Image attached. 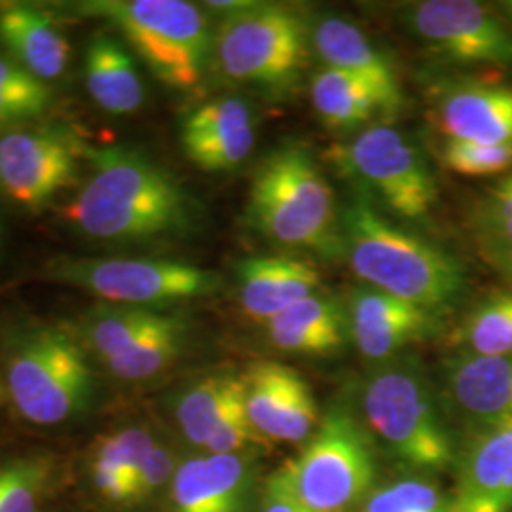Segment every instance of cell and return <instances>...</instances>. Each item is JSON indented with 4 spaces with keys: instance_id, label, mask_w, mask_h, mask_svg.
I'll list each match as a JSON object with an SVG mask.
<instances>
[{
    "instance_id": "1",
    "label": "cell",
    "mask_w": 512,
    "mask_h": 512,
    "mask_svg": "<svg viewBox=\"0 0 512 512\" xmlns=\"http://www.w3.org/2000/svg\"><path fill=\"white\" fill-rule=\"evenodd\" d=\"M92 177L65 209V217L86 238L150 241L184 232L196 207L164 167L126 147H82Z\"/></svg>"
},
{
    "instance_id": "2",
    "label": "cell",
    "mask_w": 512,
    "mask_h": 512,
    "mask_svg": "<svg viewBox=\"0 0 512 512\" xmlns=\"http://www.w3.org/2000/svg\"><path fill=\"white\" fill-rule=\"evenodd\" d=\"M340 230L349 268L372 289L433 313L458 302L467 289L459 258L391 224L363 198L342 211Z\"/></svg>"
},
{
    "instance_id": "3",
    "label": "cell",
    "mask_w": 512,
    "mask_h": 512,
    "mask_svg": "<svg viewBox=\"0 0 512 512\" xmlns=\"http://www.w3.org/2000/svg\"><path fill=\"white\" fill-rule=\"evenodd\" d=\"M359 408L374 444L412 473L435 475L456 463L448 416L418 357L376 363L359 387Z\"/></svg>"
},
{
    "instance_id": "4",
    "label": "cell",
    "mask_w": 512,
    "mask_h": 512,
    "mask_svg": "<svg viewBox=\"0 0 512 512\" xmlns=\"http://www.w3.org/2000/svg\"><path fill=\"white\" fill-rule=\"evenodd\" d=\"M249 219L279 245L342 255L332 186L306 145L285 143L264 158L251 184Z\"/></svg>"
},
{
    "instance_id": "5",
    "label": "cell",
    "mask_w": 512,
    "mask_h": 512,
    "mask_svg": "<svg viewBox=\"0 0 512 512\" xmlns=\"http://www.w3.org/2000/svg\"><path fill=\"white\" fill-rule=\"evenodd\" d=\"M376 446L351 410L332 406L302 452L279 471L317 512H348L376 488Z\"/></svg>"
},
{
    "instance_id": "6",
    "label": "cell",
    "mask_w": 512,
    "mask_h": 512,
    "mask_svg": "<svg viewBox=\"0 0 512 512\" xmlns=\"http://www.w3.org/2000/svg\"><path fill=\"white\" fill-rule=\"evenodd\" d=\"M114 23L148 69L175 90L202 82L213 42L198 4L186 0H99L80 8Z\"/></svg>"
},
{
    "instance_id": "7",
    "label": "cell",
    "mask_w": 512,
    "mask_h": 512,
    "mask_svg": "<svg viewBox=\"0 0 512 512\" xmlns=\"http://www.w3.org/2000/svg\"><path fill=\"white\" fill-rule=\"evenodd\" d=\"M304 18L275 2H251L220 21L213 55L228 80L281 92L298 82L310 57Z\"/></svg>"
},
{
    "instance_id": "8",
    "label": "cell",
    "mask_w": 512,
    "mask_h": 512,
    "mask_svg": "<svg viewBox=\"0 0 512 512\" xmlns=\"http://www.w3.org/2000/svg\"><path fill=\"white\" fill-rule=\"evenodd\" d=\"M6 387L25 420L57 425L90 403L92 370L78 340L44 327L19 338L8 357Z\"/></svg>"
},
{
    "instance_id": "9",
    "label": "cell",
    "mask_w": 512,
    "mask_h": 512,
    "mask_svg": "<svg viewBox=\"0 0 512 512\" xmlns=\"http://www.w3.org/2000/svg\"><path fill=\"white\" fill-rule=\"evenodd\" d=\"M50 279L95 294L114 306L148 308L215 293L220 277L179 260L67 258L48 268Z\"/></svg>"
},
{
    "instance_id": "10",
    "label": "cell",
    "mask_w": 512,
    "mask_h": 512,
    "mask_svg": "<svg viewBox=\"0 0 512 512\" xmlns=\"http://www.w3.org/2000/svg\"><path fill=\"white\" fill-rule=\"evenodd\" d=\"M330 160L370 196L406 219L425 217L439 198L427 160L399 129H365L353 141L332 148Z\"/></svg>"
},
{
    "instance_id": "11",
    "label": "cell",
    "mask_w": 512,
    "mask_h": 512,
    "mask_svg": "<svg viewBox=\"0 0 512 512\" xmlns=\"http://www.w3.org/2000/svg\"><path fill=\"white\" fill-rule=\"evenodd\" d=\"M412 31L442 59L461 65H512V33L475 0H423L406 10Z\"/></svg>"
},
{
    "instance_id": "12",
    "label": "cell",
    "mask_w": 512,
    "mask_h": 512,
    "mask_svg": "<svg viewBox=\"0 0 512 512\" xmlns=\"http://www.w3.org/2000/svg\"><path fill=\"white\" fill-rule=\"evenodd\" d=\"M78 148L55 129L0 133V192L29 209L52 202L76 181Z\"/></svg>"
},
{
    "instance_id": "13",
    "label": "cell",
    "mask_w": 512,
    "mask_h": 512,
    "mask_svg": "<svg viewBox=\"0 0 512 512\" xmlns=\"http://www.w3.org/2000/svg\"><path fill=\"white\" fill-rule=\"evenodd\" d=\"M440 401L448 420L465 433L512 421V355H476L459 349L442 361Z\"/></svg>"
},
{
    "instance_id": "14",
    "label": "cell",
    "mask_w": 512,
    "mask_h": 512,
    "mask_svg": "<svg viewBox=\"0 0 512 512\" xmlns=\"http://www.w3.org/2000/svg\"><path fill=\"white\" fill-rule=\"evenodd\" d=\"M243 378L245 406L264 440L302 442L315 433L321 416L306 378L289 365L258 361Z\"/></svg>"
},
{
    "instance_id": "15",
    "label": "cell",
    "mask_w": 512,
    "mask_h": 512,
    "mask_svg": "<svg viewBox=\"0 0 512 512\" xmlns=\"http://www.w3.org/2000/svg\"><path fill=\"white\" fill-rule=\"evenodd\" d=\"M256 141L251 105L239 97H217L184 118V154L203 171H232L243 164Z\"/></svg>"
},
{
    "instance_id": "16",
    "label": "cell",
    "mask_w": 512,
    "mask_h": 512,
    "mask_svg": "<svg viewBox=\"0 0 512 512\" xmlns=\"http://www.w3.org/2000/svg\"><path fill=\"white\" fill-rule=\"evenodd\" d=\"M452 512H512V421L465 435Z\"/></svg>"
},
{
    "instance_id": "17",
    "label": "cell",
    "mask_w": 512,
    "mask_h": 512,
    "mask_svg": "<svg viewBox=\"0 0 512 512\" xmlns=\"http://www.w3.org/2000/svg\"><path fill=\"white\" fill-rule=\"evenodd\" d=\"M348 325L361 355L382 363L401 355L408 344L429 334L437 323L433 311L365 287L349 298Z\"/></svg>"
},
{
    "instance_id": "18",
    "label": "cell",
    "mask_w": 512,
    "mask_h": 512,
    "mask_svg": "<svg viewBox=\"0 0 512 512\" xmlns=\"http://www.w3.org/2000/svg\"><path fill=\"white\" fill-rule=\"evenodd\" d=\"M255 478V459L247 452L188 459L171 480L173 512H245Z\"/></svg>"
},
{
    "instance_id": "19",
    "label": "cell",
    "mask_w": 512,
    "mask_h": 512,
    "mask_svg": "<svg viewBox=\"0 0 512 512\" xmlns=\"http://www.w3.org/2000/svg\"><path fill=\"white\" fill-rule=\"evenodd\" d=\"M311 44L327 67L366 82L385 114H393L403 105L401 84L391 61L355 23L338 16L319 19L311 33Z\"/></svg>"
},
{
    "instance_id": "20",
    "label": "cell",
    "mask_w": 512,
    "mask_h": 512,
    "mask_svg": "<svg viewBox=\"0 0 512 512\" xmlns=\"http://www.w3.org/2000/svg\"><path fill=\"white\" fill-rule=\"evenodd\" d=\"M435 118L448 141L512 145V86L456 84L440 95Z\"/></svg>"
},
{
    "instance_id": "21",
    "label": "cell",
    "mask_w": 512,
    "mask_h": 512,
    "mask_svg": "<svg viewBox=\"0 0 512 512\" xmlns=\"http://www.w3.org/2000/svg\"><path fill=\"white\" fill-rule=\"evenodd\" d=\"M239 302L258 323H268L302 298L317 293L321 275L291 256H255L238 266Z\"/></svg>"
},
{
    "instance_id": "22",
    "label": "cell",
    "mask_w": 512,
    "mask_h": 512,
    "mask_svg": "<svg viewBox=\"0 0 512 512\" xmlns=\"http://www.w3.org/2000/svg\"><path fill=\"white\" fill-rule=\"evenodd\" d=\"M274 348L294 355L323 357L344 348L348 310L329 294L313 293L266 323Z\"/></svg>"
},
{
    "instance_id": "23",
    "label": "cell",
    "mask_w": 512,
    "mask_h": 512,
    "mask_svg": "<svg viewBox=\"0 0 512 512\" xmlns=\"http://www.w3.org/2000/svg\"><path fill=\"white\" fill-rule=\"evenodd\" d=\"M0 40L25 71L44 80L65 73L71 46L54 21L31 6L0 10Z\"/></svg>"
},
{
    "instance_id": "24",
    "label": "cell",
    "mask_w": 512,
    "mask_h": 512,
    "mask_svg": "<svg viewBox=\"0 0 512 512\" xmlns=\"http://www.w3.org/2000/svg\"><path fill=\"white\" fill-rule=\"evenodd\" d=\"M86 88L110 114H131L145 103L143 80L128 52L109 35H95L84 61Z\"/></svg>"
},
{
    "instance_id": "25",
    "label": "cell",
    "mask_w": 512,
    "mask_h": 512,
    "mask_svg": "<svg viewBox=\"0 0 512 512\" xmlns=\"http://www.w3.org/2000/svg\"><path fill=\"white\" fill-rule=\"evenodd\" d=\"M156 442L143 427H128L99 440L90 463L97 492L114 503H129L135 475Z\"/></svg>"
},
{
    "instance_id": "26",
    "label": "cell",
    "mask_w": 512,
    "mask_h": 512,
    "mask_svg": "<svg viewBox=\"0 0 512 512\" xmlns=\"http://www.w3.org/2000/svg\"><path fill=\"white\" fill-rule=\"evenodd\" d=\"M311 103L332 129L363 126L382 112L374 90L353 74L325 67L311 80Z\"/></svg>"
},
{
    "instance_id": "27",
    "label": "cell",
    "mask_w": 512,
    "mask_h": 512,
    "mask_svg": "<svg viewBox=\"0 0 512 512\" xmlns=\"http://www.w3.org/2000/svg\"><path fill=\"white\" fill-rule=\"evenodd\" d=\"M241 393L243 378L241 374L232 372L211 374L186 389L175 408V418L184 439L194 446L205 448L226 410Z\"/></svg>"
},
{
    "instance_id": "28",
    "label": "cell",
    "mask_w": 512,
    "mask_h": 512,
    "mask_svg": "<svg viewBox=\"0 0 512 512\" xmlns=\"http://www.w3.org/2000/svg\"><path fill=\"white\" fill-rule=\"evenodd\" d=\"M471 228L482 256L512 279V173L486 188L478 198Z\"/></svg>"
},
{
    "instance_id": "29",
    "label": "cell",
    "mask_w": 512,
    "mask_h": 512,
    "mask_svg": "<svg viewBox=\"0 0 512 512\" xmlns=\"http://www.w3.org/2000/svg\"><path fill=\"white\" fill-rule=\"evenodd\" d=\"M162 319L164 313H156L148 308L112 306L90 313L78 330L80 340L92 349L99 359L109 361L131 348Z\"/></svg>"
},
{
    "instance_id": "30",
    "label": "cell",
    "mask_w": 512,
    "mask_h": 512,
    "mask_svg": "<svg viewBox=\"0 0 512 512\" xmlns=\"http://www.w3.org/2000/svg\"><path fill=\"white\" fill-rule=\"evenodd\" d=\"M184 332L186 325L181 317L164 315V319L154 329L124 353L105 361V365L120 380L139 382L152 378L179 357L183 349Z\"/></svg>"
},
{
    "instance_id": "31",
    "label": "cell",
    "mask_w": 512,
    "mask_h": 512,
    "mask_svg": "<svg viewBox=\"0 0 512 512\" xmlns=\"http://www.w3.org/2000/svg\"><path fill=\"white\" fill-rule=\"evenodd\" d=\"M459 349L476 355H512V291L488 294L465 315Z\"/></svg>"
},
{
    "instance_id": "32",
    "label": "cell",
    "mask_w": 512,
    "mask_h": 512,
    "mask_svg": "<svg viewBox=\"0 0 512 512\" xmlns=\"http://www.w3.org/2000/svg\"><path fill=\"white\" fill-rule=\"evenodd\" d=\"M359 512H452V497L431 475L412 473L376 486L359 505Z\"/></svg>"
},
{
    "instance_id": "33",
    "label": "cell",
    "mask_w": 512,
    "mask_h": 512,
    "mask_svg": "<svg viewBox=\"0 0 512 512\" xmlns=\"http://www.w3.org/2000/svg\"><path fill=\"white\" fill-rule=\"evenodd\" d=\"M54 459H12L0 465V512H37L54 482Z\"/></svg>"
},
{
    "instance_id": "34",
    "label": "cell",
    "mask_w": 512,
    "mask_h": 512,
    "mask_svg": "<svg viewBox=\"0 0 512 512\" xmlns=\"http://www.w3.org/2000/svg\"><path fill=\"white\" fill-rule=\"evenodd\" d=\"M50 101L52 92L40 78L0 57V128L37 118Z\"/></svg>"
},
{
    "instance_id": "35",
    "label": "cell",
    "mask_w": 512,
    "mask_h": 512,
    "mask_svg": "<svg viewBox=\"0 0 512 512\" xmlns=\"http://www.w3.org/2000/svg\"><path fill=\"white\" fill-rule=\"evenodd\" d=\"M444 164L465 177L503 175L512 169V145L446 141Z\"/></svg>"
},
{
    "instance_id": "36",
    "label": "cell",
    "mask_w": 512,
    "mask_h": 512,
    "mask_svg": "<svg viewBox=\"0 0 512 512\" xmlns=\"http://www.w3.org/2000/svg\"><path fill=\"white\" fill-rule=\"evenodd\" d=\"M264 439L258 435L255 425L247 414L245 406V387L230 408L226 410L224 418L220 420L215 433L207 442V454H241L251 450L253 446L262 444Z\"/></svg>"
},
{
    "instance_id": "37",
    "label": "cell",
    "mask_w": 512,
    "mask_h": 512,
    "mask_svg": "<svg viewBox=\"0 0 512 512\" xmlns=\"http://www.w3.org/2000/svg\"><path fill=\"white\" fill-rule=\"evenodd\" d=\"M175 471H177V463L173 458V452L162 442H156V446L150 450V454L141 463L135 475L129 503L143 501L148 495L158 492L169 480H173Z\"/></svg>"
},
{
    "instance_id": "38",
    "label": "cell",
    "mask_w": 512,
    "mask_h": 512,
    "mask_svg": "<svg viewBox=\"0 0 512 512\" xmlns=\"http://www.w3.org/2000/svg\"><path fill=\"white\" fill-rule=\"evenodd\" d=\"M260 512H317L308 507L298 495L294 494L281 471H275L268 478L262 494Z\"/></svg>"
},
{
    "instance_id": "39",
    "label": "cell",
    "mask_w": 512,
    "mask_h": 512,
    "mask_svg": "<svg viewBox=\"0 0 512 512\" xmlns=\"http://www.w3.org/2000/svg\"><path fill=\"white\" fill-rule=\"evenodd\" d=\"M503 10H505V14H507L512 21V0H509V2H503Z\"/></svg>"
}]
</instances>
